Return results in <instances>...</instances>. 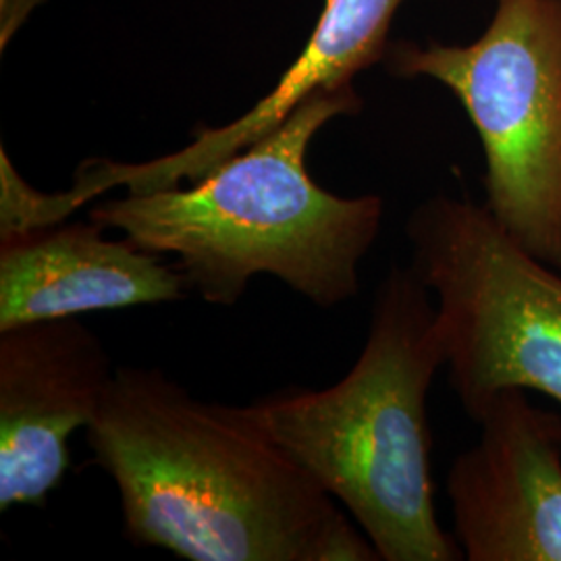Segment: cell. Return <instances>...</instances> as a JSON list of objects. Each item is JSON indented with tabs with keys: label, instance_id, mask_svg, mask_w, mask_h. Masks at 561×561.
<instances>
[{
	"label": "cell",
	"instance_id": "obj_1",
	"mask_svg": "<svg viewBox=\"0 0 561 561\" xmlns=\"http://www.w3.org/2000/svg\"><path fill=\"white\" fill-rule=\"evenodd\" d=\"M85 439L138 547L192 561L379 560L245 405L201 400L159 368H117Z\"/></svg>",
	"mask_w": 561,
	"mask_h": 561
},
{
	"label": "cell",
	"instance_id": "obj_2",
	"mask_svg": "<svg viewBox=\"0 0 561 561\" xmlns=\"http://www.w3.org/2000/svg\"><path fill=\"white\" fill-rule=\"evenodd\" d=\"M358 108L352 85L322 90L192 187L127 192L94 204L88 217L175 256L190 289L213 306H236L250 280L268 275L335 308L360 291V264L379 240L385 206L379 196L327 192L306 157L329 121Z\"/></svg>",
	"mask_w": 561,
	"mask_h": 561
},
{
	"label": "cell",
	"instance_id": "obj_3",
	"mask_svg": "<svg viewBox=\"0 0 561 561\" xmlns=\"http://www.w3.org/2000/svg\"><path fill=\"white\" fill-rule=\"evenodd\" d=\"M445 362L433 294L412 264L393 266L375 294L360 356L340 382L285 387L245 405L382 561L463 560L437 518L431 472L428 391Z\"/></svg>",
	"mask_w": 561,
	"mask_h": 561
},
{
	"label": "cell",
	"instance_id": "obj_4",
	"mask_svg": "<svg viewBox=\"0 0 561 561\" xmlns=\"http://www.w3.org/2000/svg\"><path fill=\"white\" fill-rule=\"evenodd\" d=\"M389 65L456 94L481 138L486 210L561 271V0H495L479 41L400 44Z\"/></svg>",
	"mask_w": 561,
	"mask_h": 561
},
{
	"label": "cell",
	"instance_id": "obj_5",
	"mask_svg": "<svg viewBox=\"0 0 561 561\" xmlns=\"http://www.w3.org/2000/svg\"><path fill=\"white\" fill-rule=\"evenodd\" d=\"M433 294L449 381L474 419L497 393L561 405V271L514 240L484 204L437 196L405 225Z\"/></svg>",
	"mask_w": 561,
	"mask_h": 561
},
{
	"label": "cell",
	"instance_id": "obj_6",
	"mask_svg": "<svg viewBox=\"0 0 561 561\" xmlns=\"http://www.w3.org/2000/svg\"><path fill=\"white\" fill-rule=\"evenodd\" d=\"M472 421L481 437L447 474L463 560L561 561L560 414L510 389Z\"/></svg>",
	"mask_w": 561,
	"mask_h": 561
},
{
	"label": "cell",
	"instance_id": "obj_7",
	"mask_svg": "<svg viewBox=\"0 0 561 561\" xmlns=\"http://www.w3.org/2000/svg\"><path fill=\"white\" fill-rule=\"evenodd\" d=\"M405 0H327L321 21L285 71L277 88L254 108L219 129H204L180 152L141 164L90 161L81 164L73 185L60 194L32 192L30 210L38 225L67 221L76 208L115 187L152 192L198 181L254 141L277 129L300 104L322 90L352 85L387 50L393 18Z\"/></svg>",
	"mask_w": 561,
	"mask_h": 561
},
{
	"label": "cell",
	"instance_id": "obj_8",
	"mask_svg": "<svg viewBox=\"0 0 561 561\" xmlns=\"http://www.w3.org/2000/svg\"><path fill=\"white\" fill-rule=\"evenodd\" d=\"M115 366L78 317L0 331V510L42 505L69 468L67 442L94 421Z\"/></svg>",
	"mask_w": 561,
	"mask_h": 561
},
{
	"label": "cell",
	"instance_id": "obj_9",
	"mask_svg": "<svg viewBox=\"0 0 561 561\" xmlns=\"http://www.w3.org/2000/svg\"><path fill=\"white\" fill-rule=\"evenodd\" d=\"M99 222H55L0 238V331L96 310L185 298L180 266Z\"/></svg>",
	"mask_w": 561,
	"mask_h": 561
}]
</instances>
